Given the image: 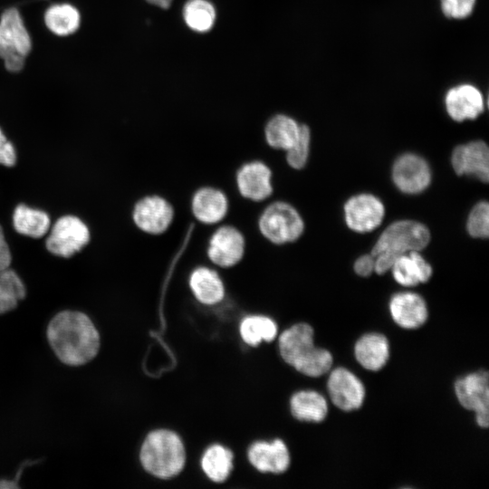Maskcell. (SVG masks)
<instances>
[{
  "mask_svg": "<svg viewBox=\"0 0 489 489\" xmlns=\"http://www.w3.org/2000/svg\"><path fill=\"white\" fill-rule=\"evenodd\" d=\"M452 166L458 175L474 176L487 182L489 177V151L481 140L456 147L452 154Z\"/></svg>",
  "mask_w": 489,
  "mask_h": 489,
  "instance_id": "obj_15",
  "label": "cell"
},
{
  "mask_svg": "<svg viewBox=\"0 0 489 489\" xmlns=\"http://www.w3.org/2000/svg\"><path fill=\"white\" fill-rule=\"evenodd\" d=\"M25 294L24 284L14 271H0V314L14 309Z\"/></svg>",
  "mask_w": 489,
  "mask_h": 489,
  "instance_id": "obj_30",
  "label": "cell"
},
{
  "mask_svg": "<svg viewBox=\"0 0 489 489\" xmlns=\"http://www.w3.org/2000/svg\"><path fill=\"white\" fill-rule=\"evenodd\" d=\"M11 253L8 244L5 239L3 229L0 226V271L9 268L11 264Z\"/></svg>",
  "mask_w": 489,
  "mask_h": 489,
  "instance_id": "obj_37",
  "label": "cell"
},
{
  "mask_svg": "<svg viewBox=\"0 0 489 489\" xmlns=\"http://www.w3.org/2000/svg\"><path fill=\"white\" fill-rule=\"evenodd\" d=\"M443 14L448 18L463 19L471 14L475 0H440Z\"/></svg>",
  "mask_w": 489,
  "mask_h": 489,
  "instance_id": "obj_34",
  "label": "cell"
},
{
  "mask_svg": "<svg viewBox=\"0 0 489 489\" xmlns=\"http://www.w3.org/2000/svg\"><path fill=\"white\" fill-rule=\"evenodd\" d=\"M240 333L245 343L256 346L262 340H273L277 334V326L268 317L253 315L245 317L242 321Z\"/></svg>",
  "mask_w": 489,
  "mask_h": 489,
  "instance_id": "obj_29",
  "label": "cell"
},
{
  "mask_svg": "<svg viewBox=\"0 0 489 489\" xmlns=\"http://www.w3.org/2000/svg\"><path fill=\"white\" fill-rule=\"evenodd\" d=\"M33 47L32 38L20 12L5 9L0 16V57L10 53L27 56Z\"/></svg>",
  "mask_w": 489,
  "mask_h": 489,
  "instance_id": "obj_14",
  "label": "cell"
},
{
  "mask_svg": "<svg viewBox=\"0 0 489 489\" xmlns=\"http://www.w3.org/2000/svg\"><path fill=\"white\" fill-rule=\"evenodd\" d=\"M175 216L172 203L159 194H149L140 197L131 213L135 226L152 236L167 233L174 223Z\"/></svg>",
  "mask_w": 489,
  "mask_h": 489,
  "instance_id": "obj_6",
  "label": "cell"
},
{
  "mask_svg": "<svg viewBox=\"0 0 489 489\" xmlns=\"http://www.w3.org/2000/svg\"><path fill=\"white\" fill-rule=\"evenodd\" d=\"M189 288L196 299L203 304L213 305L225 297V284L219 273L208 265H197L188 276Z\"/></svg>",
  "mask_w": 489,
  "mask_h": 489,
  "instance_id": "obj_18",
  "label": "cell"
},
{
  "mask_svg": "<svg viewBox=\"0 0 489 489\" xmlns=\"http://www.w3.org/2000/svg\"><path fill=\"white\" fill-rule=\"evenodd\" d=\"M149 4L156 5L162 9H167L170 6L172 0H146Z\"/></svg>",
  "mask_w": 489,
  "mask_h": 489,
  "instance_id": "obj_38",
  "label": "cell"
},
{
  "mask_svg": "<svg viewBox=\"0 0 489 489\" xmlns=\"http://www.w3.org/2000/svg\"><path fill=\"white\" fill-rule=\"evenodd\" d=\"M345 221L356 232H369L375 229L384 216L381 201L369 194H360L350 198L344 206Z\"/></svg>",
  "mask_w": 489,
  "mask_h": 489,
  "instance_id": "obj_13",
  "label": "cell"
},
{
  "mask_svg": "<svg viewBox=\"0 0 489 489\" xmlns=\"http://www.w3.org/2000/svg\"><path fill=\"white\" fill-rule=\"evenodd\" d=\"M301 127L292 117L276 114L264 126V140L271 149L286 151L298 139Z\"/></svg>",
  "mask_w": 489,
  "mask_h": 489,
  "instance_id": "obj_23",
  "label": "cell"
},
{
  "mask_svg": "<svg viewBox=\"0 0 489 489\" xmlns=\"http://www.w3.org/2000/svg\"><path fill=\"white\" fill-rule=\"evenodd\" d=\"M332 403L341 410L352 411L363 404L365 388L360 379L345 368L333 369L327 383Z\"/></svg>",
  "mask_w": 489,
  "mask_h": 489,
  "instance_id": "obj_11",
  "label": "cell"
},
{
  "mask_svg": "<svg viewBox=\"0 0 489 489\" xmlns=\"http://www.w3.org/2000/svg\"><path fill=\"white\" fill-rule=\"evenodd\" d=\"M311 133L309 128L302 124L301 132L296 142L285 151L286 162L293 169L302 168L308 159Z\"/></svg>",
  "mask_w": 489,
  "mask_h": 489,
  "instance_id": "obj_32",
  "label": "cell"
},
{
  "mask_svg": "<svg viewBox=\"0 0 489 489\" xmlns=\"http://www.w3.org/2000/svg\"><path fill=\"white\" fill-rule=\"evenodd\" d=\"M90 241L87 225L74 216L59 218L46 240V247L52 254L70 257L83 248Z\"/></svg>",
  "mask_w": 489,
  "mask_h": 489,
  "instance_id": "obj_10",
  "label": "cell"
},
{
  "mask_svg": "<svg viewBox=\"0 0 489 489\" xmlns=\"http://www.w3.org/2000/svg\"><path fill=\"white\" fill-rule=\"evenodd\" d=\"M273 178V170L265 161L251 159L241 164L236 169L235 185L243 199L258 204L272 197Z\"/></svg>",
  "mask_w": 489,
  "mask_h": 489,
  "instance_id": "obj_7",
  "label": "cell"
},
{
  "mask_svg": "<svg viewBox=\"0 0 489 489\" xmlns=\"http://www.w3.org/2000/svg\"><path fill=\"white\" fill-rule=\"evenodd\" d=\"M16 162V152L0 128V165L13 167Z\"/></svg>",
  "mask_w": 489,
  "mask_h": 489,
  "instance_id": "obj_35",
  "label": "cell"
},
{
  "mask_svg": "<svg viewBox=\"0 0 489 489\" xmlns=\"http://www.w3.org/2000/svg\"><path fill=\"white\" fill-rule=\"evenodd\" d=\"M248 458L259 471L274 474L283 473L290 464L288 449L281 439L253 444L248 451Z\"/></svg>",
  "mask_w": 489,
  "mask_h": 489,
  "instance_id": "obj_20",
  "label": "cell"
},
{
  "mask_svg": "<svg viewBox=\"0 0 489 489\" xmlns=\"http://www.w3.org/2000/svg\"><path fill=\"white\" fill-rule=\"evenodd\" d=\"M470 235L485 238L489 234V206L487 202H480L474 206L467 220Z\"/></svg>",
  "mask_w": 489,
  "mask_h": 489,
  "instance_id": "obj_33",
  "label": "cell"
},
{
  "mask_svg": "<svg viewBox=\"0 0 489 489\" xmlns=\"http://www.w3.org/2000/svg\"><path fill=\"white\" fill-rule=\"evenodd\" d=\"M332 365L331 352L322 348L314 347L312 350L293 368L309 377H320L327 373Z\"/></svg>",
  "mask_w": 489,
  "mask_h": 489,
  "instance_id": "obj_31",
  "label": "cell"
},
{
  "mask_svg": "<svg viewBox=\"0 0 489 489\" xmlns=\"http://www.w3.org/2000/svg\"><path fill=\"white\" fill-rule=\"evenodd\" d=\"M389 312L401 328L411 330L422 326L428 316L425 300L414 292H399L391 298Z\"/></svg>",
  "mask_w": 489,
  "mask_h": 489,
  "instance_id": "obj_17",
  "label": "cell"
},
{
  "mask_svg": "<svg viewBox=\"0 0 489 489\" xmlns=\"http://www.w3.org/2000/svg\"><path fill=\"white\" fill-rule=\"evenodd\" d=\"M313 329L307 323H297L285 330L279 338V349L285 362L294 367L315 347Z\"/></svg>",
  "mask_w": 489,
  "mask_h": 489,
  "instance_id": "obj_19",
  "label": "cell"
},
{
  "mask_svg": "<svg viewBox=\"0 0 489 489\" xmlns=\"http://www.w3.org/2000/svg\"><path fill=\"white\" fill-rule=\"evenodd\" d=\"M232 452L220 446L214 445L207 448L202 458V468L214 482H224L233 467Z\"/></svg>",
  "mask_w": 489,
  "mask_h": 489,
  "instance_id": "obj_28",
  "label": "cell"
},
{
  "mask_svg": "<svg viewBox=\"0 0 489 489\" xmlns=\"http://www.w3.org/2000/svg\"><path fill=\"white\" fill-rule=\"evenodd\" d=\"M185 449L179 436L169 430L151 432L143 442L140 461L143 467L158 478H170L184 467Z\"/></svg>",
  "mask_w": 489,
  "mask_h": 489,
  "instance_id": "obj_3",
  "label": "cell"
},
{
  "mask_svg": "<svg viewBox=\"0 0 489 489\" xmlns=\"http://www.w3.org/2000/svg\"><path fill=\"white\" fill-rule=\"evenodd\" d=\"M427 228L415 221L391 224L381 234L372 249L374 271L381 274L389 270L396 259L410 251H419L429 242Z\"/></svg>",
  "mask_w": 489,
  "mask_h": 489,
  "instance_id": "obj_2",
  "label": "cell"
},
{
  "mask_svg": "<svg viewBox=\"0 0 489 489\" xmlns=\"http://www.w3.org/2000/svg\"><path fill=\"white\" fill-rule=\"evenodd\" d=\"M354 354L357 361L366 369L379 370L389 357L388 340L378 332L364 334L356 342Z\"/></svg>",
  "mask_w": 489,
  "mask_h": 489,
  "instance_id": "obj_21",
  "label": "cell"
},
{
  "mask_svg": "<svg viewBox=\"0 0 489 489\" xmlns=\"http://www.w3.org/2000/svg\"><path fill=\"white\" fill-rule=\"evenodd\" d=\"M189 207L197 222L206 226H216L226 219L230 200L222 188L205 185L193 192Z\"/></svg>",
  "mask_w": 489,
  "mask_h": 489,
  "instance_id": "obj_9",
  "label": "cell"
},
{
  "mask_svg": "<svg viewBox=\"0 0 489 489\" xmlns=\"http://www.w3.org/2000/svg\"><path fill=\"white\" fill-rule=\"evenodd\" d=\"M355 272L360 276H368L374 271V257L363 255L357 259L354 264Z\"/></svg>",
  "mask_w": 489,
  "mask_h": 489,
  "instance_id": "obj_36",
  "label": "cell"
},
{
  "mask_svg": "<svg viewBox=\"0 0 489 489\" xmlns=\"http://www.w3.org/2000/svg\"><path fill=\"white\" fill-rule=\"evenodd\" d=\"M417 252L410 251L403 254L392 264L390 269L394 279L399 284L414 286L430 279L432 268Z\"/></svg>",
  "mask_w": 489,
  "mask_h": 489,
  "instance_id": "obj_22",
  "label": "cell"
},
{
  "mask_svg": "<svg viewBox=\"0 0 489 489\" xmlns=\"http://www.w3.org/2000/svg\"><path fill=\"white\" fill-rule=\"evenodd\" d=\"M392 178L400 191L417 194L428 187L431 173L427 163L421 157L405 154L394 163Z\"/></svg>",
  "mask_w": 489,
  "mask_h": 489,
  "instance_id": "obj_12",
  "label": "cell"
},
{
  "mask_svg": "<svg viewBox=\"0 0 489 489\" xmlns=\"http://www.w3.org/2000/svg\"><path fill=\"white\" fill-rule=\"evenodd\" d=\"M13 224L19 234L39 238L49 230L50 218L42 210L34 209L25 205H18L14 211Z\"/></svg>",
  "mask_w": 489,
  "mask_h": 489,
  "instance_id": "obj_26",
  "label": "cell"
},
{
  "mask_svg": "<svg viewBox=\"0 0 489 489\" xmlns=\"http://www.w3.org/2000/svg\"><path fill=\"white\" fill-rule=\"evenodd\" d=\"M245 253L246 238L234 225L222 223L216 225L207 239L206 258L216 267H235L244 260Z\"/></svg>",
  "mask_w": 489,
  "mask_h": 489,
  "instance_id": "obj_5",
  "label": "cell"
},
{
  "mask_svg": "<svg viewBox=\"0 0 489 489\" xmlns=\"http://www.w3.org/2000/svg\"><path fill=\"white\" fill-rule=\"evenodd\" d=\"M43 21L48 30L55 35L68 36L79 29L81 14L72 5L59 3L52 5L46 9Z\"/></svg>",
  "mask_w": 489,
  "mask_h": 489,
  "instance_id": "obj_24",
  "label": "cell"
},
{
  "mask_svg": "<svg viewBox=\"0 0 489 489\" xmlns=\"http://www.w3.org/2000/svg\"><path fill=\"white\" fill-rule=\"evenodd\" d=\"M292 416L302 421L321 422L328 414L327 401L322 395L313 390H302L291 398Z\"/></svg>",
  "mask_w": 489,
  "mask_h": 489,
  "instance_id": "obj_25",
  "label": "cell"
},
{
  "mask_svg": "<svg viewBox=\"0 0 489 489\" xmlns=\"http://www.w3.org/2000/svg\"><path fill=\"white\" fill-rule=\"evenodd\" d=\"M455 396L467 410L475 412V421L481 427L489 424V374L486 370L470 373L455 383Z\"/></svg>",
  "mask_w": 489,
  "mask_h": 489,
  "instance_id": "obj_8",
  "label": "cell"
},
{
  "mask_svg": "<svg viewBox=\"0 0 489 489\" xmlns=\"http://www.w3.org/2000/svg\"><path fill=\"white\" fill-rule=\"evenodd\" d=\"M182 14L187 26L197 33L210 31L216 16L215 7L208 0H187Z\"/></svg>",
  "mask_w": 489,
  "mask_h": 489,
  "instance_id": "obj_27",
  "label": "cell"
},
{
  "mask_svg": "<svg viewBox=\"0 0 489 489\" xmlns=\"http://www.w3.org/2000/svg\"><path fill=\"white\" fill-rule=\"evenodd\" d=\"M48 341L66 365L80 366L91 360L100 349V335L91 319L76 311L57 313L47 327Z\"/></svg>",
  "mask_w": 489,
  "mask_h": 489,
  "instance_id": "obj_1",
  "label": "cell"
},
{
  "mask_svg": "<svg viewBox=\"0 0 489 489\" xmlns=\"http://www.w3.org/2000/svg\"><path fill=\"white\" fill-rule=\"evenodd\" d=\"M445 103L448 115L456 121L474 120L484 110L483 95L471 84L451 88L446 94Z\"/></svg>",
  "mask_w": 489,
  "mask_h": 489,
  "instance_id": "obj_16",
  "label": "cell"
},
{
  "mask_svg": "<svg viewBox=\"0 0 489 489\" xmlns=\"http://www.w3.org/2000/svg\"><path fill=\"white\" fill-rule=\"evenodd\" d=\"M260 235L274 245H283L298 240L303 233L304 223L297 209L288 202L269 203L257 218Z\"/></svg>",
  "mask_w": 489,
  "mask_h": 489,
  "instance_id": "obj_4",
  "label": "cell"
}]
</instances>
